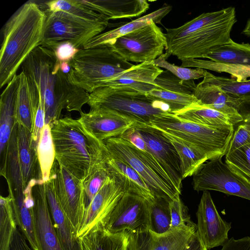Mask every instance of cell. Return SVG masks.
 Segmentation results:
<instances>
[{
  "label": "cell",
  "mask_w": 250,
  "mask_h": 250,
  "mask_svg": "<svg viewBox=\"0 0 250 250\" xmlns=\"http://www.w3.org/2000/svg\"><path fill=\"white\" fill-rule=\"evenodd\" d=\"M38 157L44 183L48 181L56 159L55 150L51 133V127L45 125L37 148Z\"/></svg>",
  "instance_id": "cell-34"
},
{
  "label": "cell",
  "mask_w": 250,
  "mask_h": 250,
  "mask_svg": "<svg viewBox=\"0 0 250 250\" xmlns=\"http://www.w3.org/2000/svg\"><path fill=\"white\" fill-rule=\"evenodd\" d=\"M181 66L200 68L217 72H226L231 75L237 81L247 80L250 77V66L222 63L200 59L182 61Z\"/></svg>",
  "instance_id": "cell-33"
},
{
  "label": "cell",
  "mask_w": 250,
  "mask_h": 250,
  "mask_svg": "<svg viewBox=\"0 0 250 250\" xmlns=\"http://www.w3.org/2000/svg\"><path fill=\"white\" fill-rule=\"evenodd\" d=\"M18 155L24 188L33 180H42L37 149L33 145L31 132L17 123Z\"/></svg>",
  "instance_id": "cell-24"
},
{
  "label": "cell",
  "mask_w": 250,
  "mask_h": 250,
  "mask_svg": "<svg viewBox=\"0 0 250 250\" xmlns=\"http://www.w3.org/2000/svg\"><path fill=\"white\" fill-rule=\"evenodd\" d=\"M19 79V75H15L7 84L0 96V172H2L4 169L9 142L17 123L16 118V102Z\"/></svg>",
  "instance_id": "cell-21"
},
{
  "label": "cell",
  "mask_w": 250,
  "mask_h": 250,
  "mask_svg": "<svg viewBox=\"0 0 250 250\" xmlns=\"http://www.w3.org/2000/svg\"><path fill=\"white\" fill-rule=\"evenodd\" d=\"M155 87L146 94L167 104L172 113L200 104L194 95V80H182L169 71L163 70L154 81Z\"/></svg>",
  "instance_id": "cell-15"
},
{
  "label": "cell",
  "mask_w": 250,
  "mask_h": 250,
  "mask_svg": "<svg viewBox=\"0 0 250 250\" xmlns=\"http://www.w3.org/2000/svg\"><path fill=\"white\" fill-rule=\"evenodd\" d=\"M46 17L41 45L50 48L63 42H70L82 49L85 44L102 32L109 21H91L61 11L46 12Z\"/></svg>",
  "instance_id": "cell-9"
},
{
  "label": "cell",
  "mask_w": 250,
  "mask_h": 250,
  "mask_svg": "<svg viewBox=\"0 0 250 250\" xmlns=\"http://www.w3.org/2000/svg\"><path fill=\"white\" fill-rule=\"evenodd\" d=\"M114 233L149 229V202L137 194L126 192L102 222Z\"/></svg>",
  "instance_id": "cell-13"
},
{
  "label": "cell",
  "mask_w": 250,
  "mask_h": 250,
  "mask_svg": "<svg viewBox=\"0 0 250 250\" xmlns=\"http://www.w3.org/2000/svg\"><path fill=\"white\" fill-rule=\"evenodd\" d=\"M85 7L105 16L109 20L130 19L140 16L149 8L145 0H78Z\"/></svg>",
  "instance_id": "cell-25"
},
{
  "label": "cell",
  "mask_w": 250,
  "mask_h": 250,
  "mask_svg": "<svg viewBox=\"0 0 250 250\" xmlns=\"http://www.w3.org/2000/svg\"><path fill=\"white\" fill-rule=\"evenodd\" d=\"M197 191L216 190L250 200V185L234 172L222 158L209 160L193 175Z\"/></svg>",
  "instance_id": "cell-11"
},
{
  "label": "cell",
  "mask_w": 250,
  "mask_h": 250,
  "mask_svg": "<svg viewBox=\"0 0 250 250\" xmlns=\"http://www.w3.org/2000/svg\"><path fill=\"white\" fill-rule=\"evenodd\" d=\"M109 155L132 167L145 182L154 198L170 201L180 198V193L157 160L120 137L103 141Z\"/></svg>",
  "instance_id": "cell-7"
},
{
  "label": "cell",
  "mask_w": 250,
  "mask_h": 250,
  "mask_svg": "<svg viewBox=\"0 0 250 250\" xmlns=\"http://www.w3.org/2000/svg\"><path fill=\"white\" fill-rule=\"evenodd\" d=\"M30 91L38 92L45 112V125L51 127L60 119L62 111H78L87 104L89 93L72 83L60 69L54 52L39 45L21 65Z\"/></svg>",
  "instance_id": "cell-1"
},
{
  "label": "cell",
  "mask_w": 250,
  "mask_h": 250,
  "mask_svg": "<svg viewBox=\"0 0 250 250\" xmlns=\"http://www.w3.org/2000/svg\"><path fill=\"white\" fill-rule=\"evenodd\" d=\"M163 71L152 62L139 63L102 83L99 87H128L146 94L154 88V81Z\"/></svg>",
  "instance_id": "cell-22"
},
{
  "label": "cell",
  "mask_w": 250,
  "mask_h": 250,
  "mask_svg": "<svg viewBox=\"0 0 250 250\" xmlns=\"http://www.w3.org/2000/svg\"><path fill=\"white\" fill-rule=\"evenodd\" d=\"M249 144H250V118L234 127L233 134L226 153Z\"/></svg>",
  "instance_id": "cell-43"
},
{
  "label": "cell",
  "mask_w": 250,
  "mask_h": 250,
  "mask_svg": "<svg viewBox=\"0 0 250 250\" xmlns=\"http://www.w3.org/2000/svg\"><path fill=\"white\" fill-rule=\"evenodd\" d=\"M203 58L219 63L250 66V44L237 43L230 39L214 48Z\"/></svg>",
  "instance_id": "cell-31"
},
{
  "label": "cell",
  "mask_w": 250,
  "mask_h": 250,
  "mask_svg": "<svg viewBox=\"0 0 250 250\" xmlns=\"http://www.w3.org/2000/svg\"><path fill=\"white\" fill-rule=\"evenodd\" d=\"M197 232L208 250L224 246L229 240L231 223L220 216L208 191H204L196 212Z\"/></svg>",
  "instance_id": "cell-16"
},
{
  "label": "cell",
  "mask_w": 250,
  "mask_h": 250,
  "mask_svg": "<svg viewBox=\"0 0 250 250\" xmlns=\"http://www.w3.org/2000/svg\"><path fill=\"white\" fill-rule=\"evenodd\" d=\"M51 133L56 160L82 182L99 166L105 163L107 150L79 119L68 117L56 121Z\"/></svg>",
  "instance_id": "cell-3"
},
{
  "label": "cell",
  "mask_w": 250,
  "mask_h": 250,
  "mask_svg": "<svg viewBox=\"0 0 250 250\" xmlns=\"http://www.w3.org/2000/svg\"><path fill=\"white\" fill-rule=\"evenodd\" d=\"M32 250L31 249H22V250Z\"/></svg>",
  "instance_id": "cell-50"
},
{
  "label": "cell",
  "mask_w": 250,
  "mask_h": 250,
  "mask_svg": "<svg viewBox=\"0 0 250 250\" xmlns=\"http://www.w3.org/2000/svg\"><path fill=\"white\" fill-rule=\"evenodd\" d=\"M161 131L172 143L179 155L183 179L193 176L208 160L207 155L195 146L173 135Z\"/></svg>",
  "instance_id": "cell-30"
},
{
  "label": "cell",
  "mask_w": 250,
  "mask_h": 250,
  "mask_svg": "<svg viewBox=\"0 0 250 250\" xmlns=\"http://www.w3.org/2000/svg\"><path fill=\"white\" fill-rule=\"evenodd\" d=\"M110 176L105 163L97 167L83 182L85 210Z\"/></svg>",
  "instance_id": "cell-40"
},
{
  "label": "cell",
  "mask_w": 250,
  "mask_h": 250,
  "mask_svg": "<svg viewBox=\"0 0 250 250\" xmlns=\"http://www.w3.org/2000/svg\"><path fill=\"white\" fill-rule=\"evenodd\" d=\"M220 250H250V237L246 236L237 239L232 237Z\"/></svg>",
  "instance_id": "cell-47"
},
{
  "label": "cell",
  "mask_w": 250,
  "mask_h": 250,
  "mask_svg": "<svg viewBox=\"0 0 250 250\" xmlns=\"http://www.w3.org/2000/svg\"><path fill=\"white\" fill-rule=\"evenodd\" d=\"M151 154L167 173L178 191L181 193L183 180L181 162L175 147L159 129L152 126L135 124Z\"/></svg>",
  "instance_id": "cell-14"
},
{
  "label": "cell",
  "mask_w": 250,
  "mask_h": 250,
  "mask_svg": "<svg viewBox=\"0 0 250 250\" xmlns=\"http://www.w3.org/2000/svg\"><path fill=\"white\" fill-rule=\"evenodd\" d=\"M53 223L62 250H83L77 232L63 211L56 194L52 179L44 183Z\"/></svg>",
  "instance_id": "cell-23"
},
{
  "label": "cell",
  "mask_w": 250,
  "mask_h": 250,
  "mask_svg": "<svg viewBox=\"0 0 250 250\" xmlns=\"http://www.w3.org/2000/svg\"><path fill=\"white\" fill-rule=\"evenodd\" d=\"M169 204L171 216L170 229L194 224L188 213V208L180 198L177 200L170 201Z\"/></svg>",
  "instance_id": "cell-42"
},
{
  "label": "cell",
  "mask_w": 250,
  "mask_h": 250,
  "mask_svg": "<svg viewBox=\"0 0 250 250\" xmlns=\"http://www.w3.org/2000/svg\"><path fill=\"white\" fill-rule=\"evenodd\" d=\"M90 109L115 113L136 124L147 125L155 118L172 113L166 104L128 87H100L89 93Z\"/></svg>",
  "instance_id": "cell-5"
},
{
  "label": "cell",
  "mask_w": 250,
  "mask_h": 250,
  "mask_svg": "<svg viewBox=\"0 0 250 250\" xmlns=\"http://www.w3.org/2000/svg\"><path fill=\"white\" fill-rule=\"evenodd\" d=\"M147 125L193 145L204 152L208 160L226 155L234 132V126H208L180 119L173 113L158 117Z\"/></svg>",
  "instance_id": "cell-8"
},
{
  "label": "cell",
  "mask_w": 250,
  "mask_h": 250,
  "mask_svg": "<svg viewBox=\"0 0 250 250\" xmlns=\"http://www.w3.org/2000/svg\"><path fill=\"white\" fill-rule=\"evenodd\" d=\"M70 82L88 93L103 82L130 69L134 64L125 60L110 44L80 49L69 62Z\"/></svg>",
  "instance_id": "cell-6"
},
{
  "label": "cell",
  "mask_w": 250,
  "mask_h": 250,
  "mask_svg": "<svg viewBox=\"0 0 250 250\" xmlns=\"http://www.w3.org/2000/svg\"><path fill=\"white\" fill-rule=\"evenodd\" d=\"M131 143L138 148L146 152L147 146L142 136L136 129L134 125L127 129L120 137Z\"/></svg>",
  "instance_id": "cell-46"
},
{
  "label": "cell",
  "mask_w": 250,
  "mask_h": 250,
  "mask_svg": "<svg viewBox=\"0 0 250 250\" xmlns=\"http://www.w3.org/2000/svg\"><path fill=\"white\" fill-rule=\"evenodd\" d=\"M106 163L110 175L122 182L126 192L140 195L148 202L155 198L144 180L130 165L109 154Z\"/></svg>",
  "instance_id": "cell-28"
},
{
  "label": "cell",
  "mask_w": 250,
  "mask_h": 250,
  "mask_svg": "<svg viewBox=\"0 0 250 250\" xmlns=\"http://www.w3.org/2000/svg\"><path fill=\"white\" fill-rule=\"evenodd\" d=\"M79 238L83 250H128V232H112L102 222Z\"/></svg>",
  "instance_id": "cell-26"
},
{
  "label": "cell",
  "mask_w": 250,
  "mask_h": 250,
  "mask_svg": "<svg viewBox=\"0 0 250 250\" xmlns=\"http://www.w3.org/2000/svg\"><path fill=\"white\" fill-rule=\"evenodd\" d=\"M242 33L245 36L250 37V18L247 21L246 25L242 31Z\"/></svg>",
  "instance_id": "cell-49"
},
{
  "label": "cell",
  "mask_w": 250,
  "mask_h": 250,
  "mask_svg": "<svg viewBox=\"0 0 250 250\" xmlns=\"http://www.w3.org/2000/svg\"><path fill=\"white\" fill-rule=\"evenodd\" d=\"M127 62H152L167 47L165 33L151 20L146 25L122 36L110 44Z\"/></svg>",
  "instance_id": "cell-10"
},
{
  "label": "cell",
  "mask_w": 250,
  "mask_h": 250,
  "mask_svg": "<svg viewBox=\"0 0 250 250\" xmlns=\"http://www.w3.org/2000/svg\"><path fill=\"white\" fill-rule=\"evenodd\" d=\"M39 95V103L35 116L33 129L31 132V140L33 146L37 149L41 133L45 125V112L41 97Z\"/></svg>",
  "instance_id": "cell-44"
},
{
  "label": "cell",
  "mask_w": 250,
  "mask_h": 250,
  "mask_svg": "<svg viewBox=\"0 0 250 250\" xmlns=\"http://www.w3.org/2000/svg\"><path fill=\"white\" fill-rule=\"evenodd\" d=\"M168 57L167 54L165 53L158 57L152 62L159 67L165 68L183 81L194 80L204 78L208 72L206 70L200 68L192 69L171 64L167 61Z\"/></svg>",
  "instance_id": "cell-41"
},
{
  "label": "cell",
  "mask_w": 250,
  "mask_h": 250,
  "mask_svg": "<svg viewBox=\"0 0 250 250\" xmlns=\"http://www.w3.org/2000/svg\"><path fill=\"white\" fill-rule=\"evenodd\" d=\"M195 223L158 234L149 229L128 232V250H184L192 236L196 232Z\"/></svg>",
  "instance_id": "cell-17"
},
{
  "label": "cell",
  "mask_w": 250,
  "mask_h": 250,
  "mask_svg": "<svg viewBox=\"0 0 250 250\" xmlns=\"http://www.w3.org/2000/svg\"><path fill=\"white\" fill-rule=\"evenodd\" d=\"M236 21L235 9L229 7L204 13L177 28H166V53L179 60L203 58L209 51L230 38Z\"/></svg>",
  "instance_id": "cell-2"
},
{
  "label": "cell",
  "mask_w": 250,
  "mask_h": 250,
  "mask_svg": "<svg viewBox=\"0 0 250 250\" xmlns=\"http://www.w3.org/2000/svg\"><path fill=\"white\" fill-rule=\"evenodd\" d=\"M171 8L170 6L162 7L118 28L102 33L87 42L83 48L87 49L104 44H110L117 38L146 25L151 20L154 21L156 24L160 23L162 19L171 11Z\"/></svg>",
  "instance_id": "cell-27"
},
{
  "label": "cell",
  "mask_w": 250,
  "mask_h": 250,
  "mask_svg": "<svg viewBox=\"0 0 250 250\" xmlns=\"http://www.w3.org/2000/svg\"><path fill=\"white\" fill-rule=\"evenodd\" d=\"M225 162L234 172L250 185V144L226 153Z\"/></svg>",
  "instance_id": "cell-39"
},
{
  "label": "cell",
  "mask_w": 250,
  "mask_h": 250,
  "mask_svg": "<svg viewBox=\"0 0 250 250\" xmlns=\"http://www.w3.org/2000/svg\"><path fill=\"white\" fill-rule=\"evenodd\" d=\"M12 198L0 197V250H9L14 233L17 229Z\"/></svg>",
  "instance_id": "cell-36"
},
{
  "label": "cell",
  "mask_w": 250,
  "mask_h": 250,
  "mask_svg": "<svg viewBox=\"0 0 250 250\" xmlns=\"http://www.w3.org/2000/svg\"><path fill=\"white\" fill-rule=\"evenodd\" d=\"M50 177L60 204L77 236L85 211L83 182L64 168L56 159Z\"/></svg>",
  "instance_id": "cell-12"
},
{
  "label": "cell",
  "mask_w": 250,
  "mask_h": 250,
  "mask_svg": "<svg viewBox=\"0 0 250 250\" xmlns=\"http://www.w3.org/2000/svg\"><path fill=\"white\" fill-rule=\"evenodd\" d=\"M49 49L54 52L56 58L60 62H69L81 49L76 48L70 42H61Z\"/></svg>",
  "instance_id": "cell-45"
},
{
  "label": "cell",
  "mask_w": 250,
  "mask_h": 250,
  "mask_svg": "<svg viewBox=\"0 0 250 250\" xmlns=\"http://www.w3.org/2000/svg\"><path fill=\"white\" fill-rule=\"evenodd\" d=\"M46 17L38 4H23L4 25L0 50V87L7 84L31 52L40 45Z\"/></svg>",
  "instance_id": "cell-4"
},
{
  "label": "cell",
  "mask_w": 250,
  "mask_h": 250,
  "mask_svg": "<svg viewBox=\"0 0 250 250\" xmlns=\"http://www.w3.org/2000/svg\"><path fill=\"white\" fill-rule=\"evenodd\" d=\"M79 120L94 137L103 142L120 137L136 124L113 112L103 109H90L80 113Z\"/></svg>",
  "instance_id": "cell-20"
},
{
  "label": "cell",
  "mask_w": 250,
  "mask_h": 250,
  "mask_svg": "<svg viewBox=\"0 0 250 250\" xmlns=\"http://www.w3.org/2000/svg\"><path fill=\"white\" fill-rule=\"evenodd\" d=\"M168 201L155 198L149 202V229L158 234L165 233L171 229V216Z\"/></svg>",
  "instance_id": "cell-35"
},
{
  "label": "cell",
  "mask_w": 250,
  "mask_h": 250,
  "mask_svg": "<svg viewBox=\"0 0 250 250\" xmlns=\"http://www.w3.org/2000/svg\"><path fill=\"white\" fill-rule=\"evenodd\" d=\"M194 95L200 105L227 114L238 124L243 121L242 116L247 113L250 104L249 99L233 97L203 81L196 85Z\"/></svg>",
  "instance_id": "cell-19"
},
{
  "label": "cell",
  "mask_w": 250,
  "mask_h": 250,
  "mask_svg": "<svg viewBox=\"0 0 250 250\" xmlns=\"http://www.w3.org/2000/svg\"><path fill=\"white\" fill-rule=\"evenodd\" d=\"M184 250H208L201 240L198 232L192 236Z\"/></svg>",
  "instance_id": "cell-48"
},
{
  "label": "cell",
  "mask_w": 250,
  "mask_h": 250,
  "mask_svg": "<svg viewBox=\"0 0 250 250\" xmlns=\"http://www.w3.org/2000/svg\"><path fill=\"white\" fill-rule=\"evenodd\" d=\"M19 75V83L16 102V118L18 124L32 132L35 114L26 77L21 71Z\"/></svg>",
  "instance_id": "cell-32"
},
{
  "label": "cell",
  "mask_w": 250,
  "mask_h": 250,
  "mask_svg": "<svg viewBox=\"0 0 250 250\" xmlns=\"http://www.w3.org/2000/svg\"><path fill=\"white\" fill-rule=\"evenodd\" d=\"M126 192L122 182L110 175L86 208L77 237L84 235L94 226L103 222Z\"/></svg>",
  "instance_id": "cell-18"
},
{
  "label": "cell",
  "mask_w": 250,
  "mask_h": 250,
  "mask_svg": "<svg viewBox=\"0 0 250 250\" xmlns=\"http://www.w3.org/2000/svg\"><path fill=\"white\" fill-rule=\"evenodd\" d=\"M173 114L180 119L211 127H234L238 124L230 116L200 104L192 105Z\"/></svg>",
  "instance_id": "cell-29"
},
{
  "label": "cell",
  "mask_w": 250,
  "mask_h": 250,
  "mask_svg": "<svg viewBox=\"0 0 250 250\" xmlns=\"http://www.w3.org/2000/svg\"><path fill=\"white\" fill-rule=\"evenodd\" d=\"M48 11H61L72 16L91 21H109L104 16L89 9L78 0H54L45 2Z\"/></svg>",
  "instance_id": "cell-37"
},
{
  "label": "cell",
  "mask_w": 250,
  "mask_h": 250,
  "mask_svg": "<svg viewBox=\"0 0 250 250\" xmlns=\"http://www.w3.org/2000/svg\"><path fill=\"white\" fill-rule=\"evenodd\" d=\"M202 81L216 86L233 97L242 99H250V80L239 82L235 79L216 76L208 71Z\"/></svg>",
  "instance_id": "cell-38"
}]
</instances>
